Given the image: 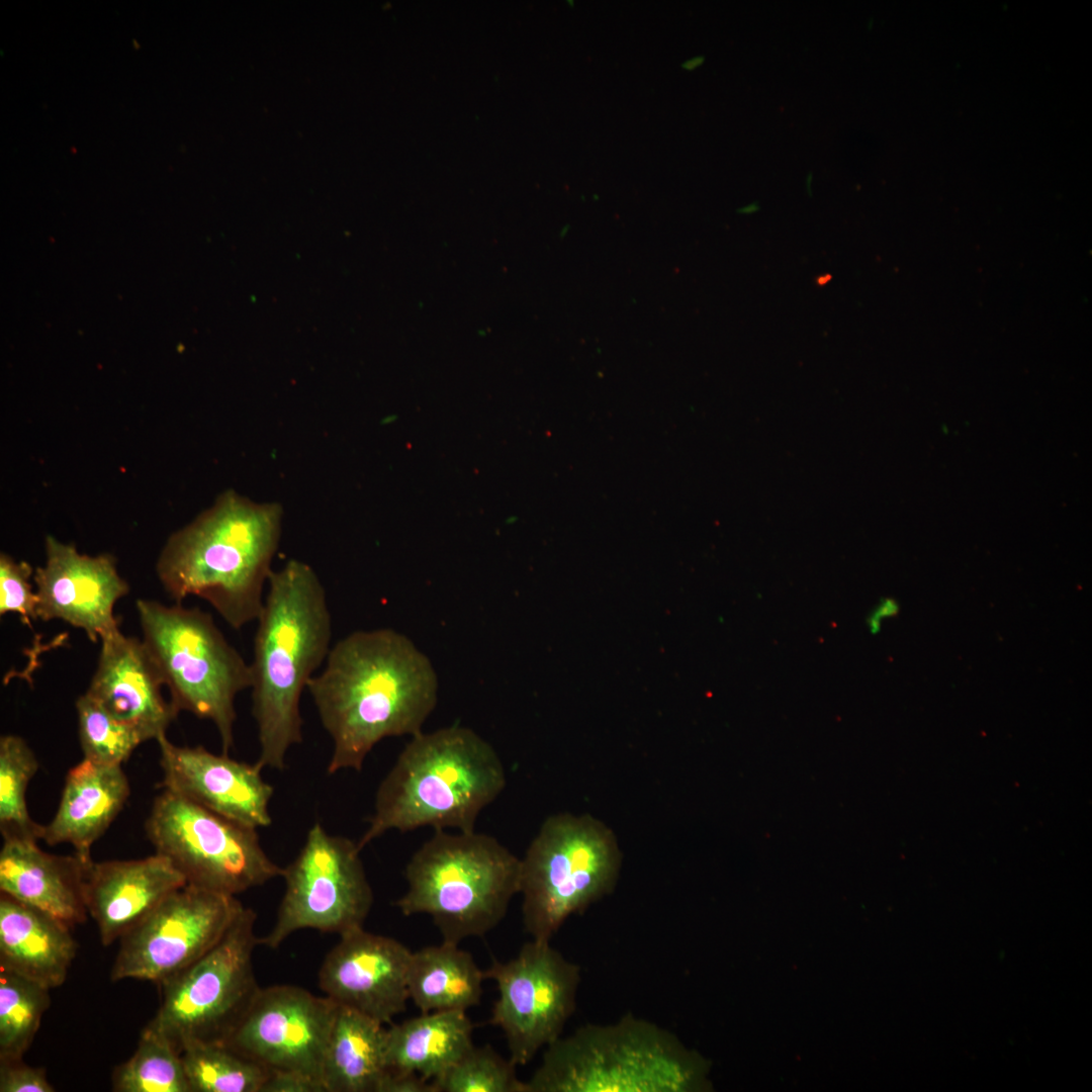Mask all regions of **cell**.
Segmentation results:
<instances>
[{"label":"cell","instance_id":"6da1fadb","mask_svg":"<svg viewBox=\"0 0 1092 1092\" xmlns=\"http://www.w3.org/2000/svg\"><path fill=\"white\" fill-rule=\"evenodd\" d=\"M306 690L333 741L328 772L359 771L384 738L421 733L437 703L429 658L392 629L355 631L340 639Z\"/></svg>","mask_w":1092,"mask_h":1092},{"label":"cell","instance_id":"7a4b0ae2","mask_svg":"<svg viewBox=\"0 0 1092 1092\" xmlns=\"http://www.w3.org/2000/svg\"><path fill=\"white\" fill-rule=\"evenodd\" d=\"M256 622L250 690L257 762L282 770L289 749L302 741L301 695L331 650L332 616L313 568L290 559L272 570Z\"/></svg>","mask_w":1092,"mask_h":1092},{"label":"cell","instance_id":"3957f363","mask_svg":"<svg viewBox=\"0 0 1092 1092\" xmlns=\"http://www.w3.org/2000/svg\"><path fill=\"white\" fill-rule=\"evenodd\" d=\"M283 510L234 490L166 542L157 562L165 592L177 604L207 602L235 630L257 621L278 549Z\"/></svg>","mask_w":1092,"mask_h":1092},{"label":"cell","instance_id":"277c9868","mask_svg":"<svg viewBox=\"0 0 1092 1092\" xmlns=\"http://www.w3.org/2000/svg\"><path fill=\"white\" fill-rule=\"evenodd\" d=\"M506 786L494 748L460 726L413 736L380 783L359 847L395 829L474 831L479 813Z\"/></svg>","mask_w":1092,"mask_h":1092},{"label":"cell","instance_id":"5b68a950","mask_svg":"<svg viewBox=\"0 0 1092 1092\" xmlns=\"http://www.w3.org/2000/svg\"><path fill=\"white\" fill-rule=\"evenodd\" d=\"M709 1063L671 1031L627 1014L546 1046L527 1092H702Z\"/></svg>","mask_w":1092,"mask_h":1092},{"label":"cell","instance_id":"8992f818","mask_svg":"<svg viewBox=\"0 0 1092 1092\" xmlns=\"http://www.w3.org/2000/svg\"><path fill=\"white\" fill-rule=\"evenodd\" d=\"M407 889L395 902L404 916L427 914L443 941L482 936L520 894L521 859L494 837L435 830L404 872Z\"/></svg>","mask_w":1092,"mask_h":1092},{"label":"cell","instance_id":"52a82bcc","mask_svg":"<svg viewBox=\"0 0 1092 1092\" xmlns=\"http://www.w3.org/2000/svg\"><path fill=\"white\" fill-rule=\"evenodd\" d=\"M143 642L170 701L213 723L222 753L234 746L236 698L252 686L250 663L230 644L210 614L181 604L136 601Z\"/></svg>","mask_w":1092,"mask_h":1092},{"label":"cell","instance_id":"ba28073f","mask_svg":"<svg viewBox=\"0 0 1092 1092\" xmlns=\"http://www.w3.org/2000/svg\"><path fill=\"white\" fill-rule=\"evenodd\" d=\"M622 864L614 833L589 815L548 817L521 859L525 930L550 941L569 916L612 893Z\"/></svg>","mask_w":1092,"mask_h":1092},{"label":"cell","instance_id":"9c48e42d","mask_svg":"<svg viewBox=\"0 0 1092 1092\" xmlns=\"http://www.w3.org/2000/svg\"><path fill=\"white\" fill-rule=\"evenodd\" d=\"M256 919L244 907L210 949L160 985V1006L147 1026L179 1054L192 1043H223L249 1012L261 990L253 968Z\"/></svg>","mask_w":1092,"mask_h":1092},{"label":"cell","instance_id":"30bf717a","mask_svg":"<svg viewBox=\"0 0 1092 1092\" xmlns=\"http://www.w3.org/2000/svg\"><path fill=\"white\" fill-rule=\"evenodd\" d=\"M256 830L166 789L146 821L156 852L172 862L186 884L231 896L283 875L284 868L267 855Z\"/></svg>","mask_w":1092,"mask_h":1092},{"label":"cell","instance_id":"8fae6325","mask_svg":"<svg viewBox=\"0 0 1092 1092\" xmlns=\"http://www.w3.org/2000/svg\"><path fill=\"white\" fill-rule=\"evenodd\" d=\"M360 851L358 842L313 824L297 856L284 868L285 891L276 921L259 943L277 948L301 929L341 936L363 927L373 893Z\"/></svg>","mask_w":1092,"mask_h":1092},{"label":"cell","instance_id":"7c38bea8","mask_svg":"<svg viewBox=\"0 0 1092 1092\" xmlns=\"http://www.w3.org/2000/svg\"><path fill=\"white\" fill-rule=\"evenodd\" d=\"M484 976L498 990L490 1022L503 1030L510 1060L525 1066L561 1036L575 1010L580 967L550 941L532 939L511 961L493 960Z\"/></svg>","mask_w":1092,"mask_h":1092},{"label":"cell","instance_id":"4fadbf2b","mask_svg":"<svg viewBox=\"0 0 1092 1092\" xmlns=\"http://www.w3.org/2000/svg\"><path fill=\"white\" fill-rule=\"evenodd\" d=\"M244 907L236 896L186 884L121 937L111 980L160 986L210 949Z\"/></svg>","mask_w":1092,"mask_h":1092},{"label":"cell","instance_id":"5bb4252c","mask_svg":"<svg viewBox=\"0 0 1092 1092\" xmlns=\"http://www.w3.org/2000/svg\"><path fill=\"white\" fill-rule=\"evenodd\" d=\"M337 1009L338 1004L329 997L315 996L300 987L261 988L243 1021L222 1044L269 1072L297 1073L323 1085L325 1051Z\"/></svg>","mask_w":1092,"mask_h":1092},{"label":"cell","instance_id":"9a60e30c","mask_svg":"<svg viewBox=\"0 0 1092 1092\" xmlns=\"http://www.w3.org/2000/svg\"><path fill=\"white\" fill-rule=\"evenodd\" d=\"M412 952L399 941L365 931L340 936L318 972V986L340 1006L385 1024L405 1010Z\"/></svg>","mask_w":1092,"mask_h":1092},{"label":"cell","instance_id":"2e32d148","mask_svg":"<svg viewBox=\"0 0 1092 1092\" xmlns=\"http://www.w3.org/2000/svg\"><path fill=\"white\" fill-rule=\"evenodd\" d=\"M46 563L33 573L37 618L62 620L92 642L118 627L113 609L129 592L110 555L81 554L70 544L46 538Z\"/></svg>","mask_w":1092,"mask_h":1092},{"label":"cell","instance_id":"e0dca14e","mask_svg":"<svg viewBox=\"0 0 1092 1092\" xmlns=\"http://www.w3.org/2000/svg\"><path fill=\"white\" fill-rule=\"evenodd\" d=\"M163 787L230 820L258 829L271 824L273 787L262 766L215 754L202 746L157 739Z\"/></svg>","mask_w":1092,"mask_h":1092},{"label":"cell","instance_id":"ac0fdd59","mask_svg":"<svg viewBox=\"0 0 1092 1092\" xmlns=\"http://www.w3.org/2000/svg\"><path fill=\"white\" fill-rule=\"evenodd\" d=\"M100 640L97 668L86 694L145 741L166 735L179 712L164 699L163 679L143 640L119 628Z\"/></svg>","mask_w":1092,"mask_h":1092},{"label":"cell","instance_id":"d6986e66","mask_svg":"<svg viewBox=\"0 0 1092 1092\" xmlns=\"http://www.w3.org/2000/svg\"><path fill=\"white\" fill-rule=\"evenodd\" d=\"M185 885L181 873L157 852L140 859L93 860L86 869L85 901L101 943L120 940Z\"/></svg>","mask_w":1092,"mask_h":1092},{"label":"cell","instance_id":"ffe728a7","mask_svg":"<svg viewBox=\"0 0 1092 1092\" xmlns=\"http://www.w3.org/2000/svg\"><path fill=\"white\" fill-rule=\"evenodd\" d=\"M90 863L75 853H48L36 840L4 839L0 851V893L39 909L72 928L89 916L85 876Z\"/></svg>","mask_w":1092,"mask_h":1092},{"label":"cell","instance_id":"44dd1931","mask_svg":"<svg viewBox=\"0 0 1092 1092\" xmlns=\"http://www.w3.org/2000/svg\"><path fill=\"white\" fill-rule=\"evenodd\" d=\"M129 793L121 765L83 758L68 771L57 812L42 825L40 839L49 845L69 843L90 863L92 845L119 814Z\"/></svg>","mask_w":1092,"mask_h":1092},{"label":"cell","instance_id":"7402d4cb","mask_svg":"<svg viewBox=\"0 0 1092 1092\" xmlns=\"http://www.w3.org/2000/svg\"><path fill=\"white\" fill-rule=\"evenodd\" d=\"M76 952L69 925L0 893V969L52 990L66 981Z\"/></svg>","mask_w":1092,"mask_h":1092},{"label":"cell","instance_id":"603a6c76","mask_svg":"<svg viewBox=\"0 0 1092 1092\" xmlns=\"http://www.w3.org/2000/svg\"><path fill=\"white\" fill-rule=\"evenodd\" d=\"M472 1030L461 1010L422 1013L393 1024L386 1035L387 1069L433 1081L473 1045Z\"/></svg>","mask_w":1092,"mask_h":1092},{"label":"cell","instance_id":"cb8c5ba5","mask_svg":"<svg viewBox=\"0 0 1092 1092\" xmlns=\"http://www.w3.org/2000/svg\"><path fill=\"white\" fill-rule=\"evenodd\" d=\"M386 1035L382 1023L338 1005L323 1063L325 1092H377L388 1070Z\"/></svg>","mask_w":1092,"mask_h":1092},{"label":"cell","instance_id":"d4e9b609","mask_svg":"<svg viewBox=\"0 0 1092 1092\" xmlns=\"http://www.w3.org/2000/svg\"><path fill=\"white\" fill-rule=\"evenodd\" d=\"M485 979L472 956L458 944L443 941L412 952L407 990L422 1013L476 1006Z\"/></svg>","mask_w":1092,"mask_h":1092},{"label":"cell","instance_id":"484cf974","mask_svg":"<svg viewBox=\"0 0 1092 1092\" xmlns=\"http://www.w3.org/2000/svg\"><path fill=\"white\" fill-rule=\"evenodd\" d=\"M180 1056L190 1092H262L270 1075L222 1043H192Z\"/></svg>","mask_w":1092,"mask_h":1092},{"label":"cell","instance_id":"4316f807","mask_svg":"<svg viewBox=\"0 0 1092 1092\" xmlns=\"http://www.w3.org/2000/svg\"><path fill=\"white\" fill-rule=\"evenodd\" d=\"M38 761L23 738H0V830L4 839L38 840L42 825L29 815L26 791L37 772Z\"/></svg>","mask_w":1092,"mask_h":1092},{"label":"cell","instance_id":"83f0119b","mask_svg":"<svg viewBox=\"0 0 1092 1092\" xmlns=\"http://www.w3.org/2000/svg\"><path fill=\"white\" fill-rule=\"evenodd\" d=\"M115 1092H190L180 1054L146 1026L133 1055L112 1073Z\"/></svg>","mask_w":1092,"mask_h":1092},{"label":"cell","instance_id":"f1b7e54d","mask_svg":"<svg viewBox=\"0 0 1092 1092\" xmlns=\"http://www.w3.org/2000/svg\"><path fill=\"white\" fill-rule=\"evenodd\" d=\"M50 991L0 969V1060L23 1058L50 1006Z\"/></svg>","mask_w":1092,"mask_h":1092},{"label":"cell","instance_id":"f546056e","mask_svg":"<svg viewBox=\"0 0 1092 1092\" xmlns=\"http://www.w3.org/2000/svg\"><path fill=\"white\" fill-rule=\"evenodd\" d=\"M76 711L86 759L103 765H121L145 742L135 729L114 718L86 693L78 698Z\"/></svg>","mask_w":1092,"mask_h":1092},{"label":"cell","instance_id":"4dcf8cb0","mask_svg":"<svg viewBox=\"0 0 1092 1092\" xmlns=\"http://www.w3.org/2000/svg\"><path fill=\"white\" fill-rule=\"evenodd\" d=\"M516 1065L490 1045H472L432 1082L436 1092H527Z\"/></svg>","mask_w":1092,"mask_h":1092},{"label":"cell","instance_id":"1f68e13d","mask_svg":"<svg viewBox=\"0 0 1092 1092\" xmlns=\"http://www.w3.org/2000/svg\"><path fill=\"white\" fill-rule=\"evenodd\" d=\"M33 574L31 565L25 561L16 562L5 553L0 555V615L16 613L21 623L31 628V622L38 619L37 596L30 583Z\"/></svg>","mask_w":1092,"mask_h":1092},{"label":"cell","instance_id":"d6a6232c","mask_svg":"<svg viewBox=\"0 0 1092 1092\" xmlns=\"http://www.w3.org/2000/svg\"><path fill=\"white\" fill-rule=\"evenodd\" d=\"M46 1070L34 1068L22 1059L0 1060V1092H54Z\"/></svg>","mask_w":1092,"mask_h":1092},{"label":"cell","instance_id":"836d02e7","mask_svg":"<svg viewBox=\"0 0 1092 1092\" xmlns=\"http://www.w3.org/2000/svg\"><path fill=\"white\" fill-rule=\"evenodd\" d=\"M262 1092H325L323 1085L301 1074L270 1072Z\"/></svg>","mask_w":1092,"mask_h":1092},{"label":"cell","instance_id":"e575fe53","mask_svg":"<svg viewBox=\"0 0 1092 1092\" xmlns=\"http://www.w3.org/2000/svg\"><path fill=\"white\" fill-rule=\"evenodd\" d=\"M377 1092H436L432 1082L415 1073L387 1070Z\"/></svg>","mask_w":1092,"mask_h":1092},{"label":"cell","instance_id":"d590c367","mask_svg":"<svg viewBox=\"0 0 1092 1092\" xmlns=\"http://www.w3.org/2000/svg\"><path fill=\"white\" fill-rule=\"evenodd\" d=\"M899 606L894 599H883L870 613L867 623L872 633L879 632L882 621L897 615Z\"/></svg>","mask_w":1092,"mask_h":1092},{"label":"cell","instance_id":"8d00e7d4","mask_svg":"<svg viewBox=\"0 0 1092 1092\" xmlns=\"http://www.w3.org/2000/svg\"><path fill=\"white\" fill-rule=\"evenodd\" d=\"M704 62H705V57L704 56H695V57H692V58L684 61L680 66L686 71H694L697 68H699L700 66H702L704 64Z\"/></svg>","mask_w":1092,"mask_h":1092},{"label":"cell","instance_id":"74e56055","mask_svg":"<svg viewBox=\"0 0 1092 1092\" xmlns=\"http://www.w3.org/2000/svg\"><path fill=\"white\" fill-rule=\"evenodd\" d=\"M757 209H758V206H757V204H756V203H752V204H749V205H746V206H743V207H741V208L739 209V212H742V213H750V212H753V211H755V210H757Z\"/></svg>","mask_w":1092,"mask_h":1092},{"label":"cell","instance_id":"f35d334b","mask_svg":"<svg viewBox=\"0 0 1092 1092\" xmlns=\"http://www.w3.org/2000/svg\"><path fill=\"white\" fill-rule=\"evenodd\" d=\"M830 278H831V276L829 274H824V275L818 276L816 278V283L819 286L825 285L826 283L829 282Z\"/></svg>","mask_w":1092,"mask_h":1092}]
</instances>
